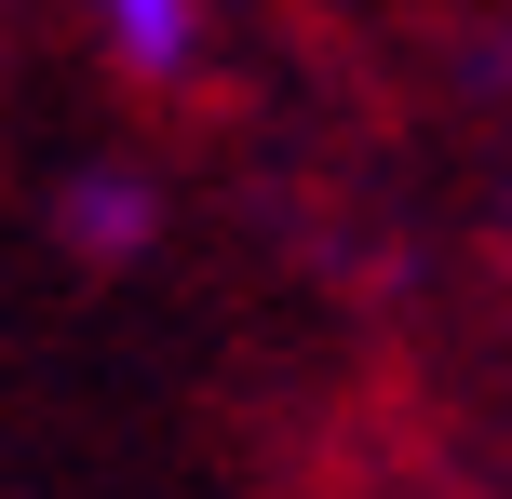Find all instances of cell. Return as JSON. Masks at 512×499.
<instances>
[{
    "instance_id": "6da1fadb",
    "label": "cell",
    "mask_w": 512,
    "mask_h": 499,
    "mask_svg": "<svg viewBox=\"0 0 512 499\" xmlns=\"http://www.w3.org/2000/svg\"><path fill=\"white\" fill-rule=\"evenodd\" d=\"M95 27L122 41V68H176L189 54V0H95Z\"/></svg>"
}]
</instances>
